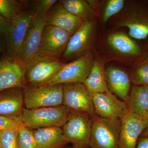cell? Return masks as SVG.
<instances>
[{
	"mask_svg": "<svg viewBox=\"0 0 148 148\" xmlns=\"http://www.w3.org/2000/svg\"><path fill=\"white\" fill-rule=\"evenodd\" d=\"M71 111L62 105L56 107L40 108H23L20 118L28 127H62L66 123Z\"/></svg>",
	"mask_w": 148,
	"mask_h": 148,
	"instance_id": "obj_1",
	"label": "cell"
},
{
	"mask_svg": "<svg viewBox=\"0 0 148 148\" xmlns=\"http://www.w3.org/2000/svg\"><path fill=\"white\" fill-rule=\"evenodd\" d=\"M62 130L68 143L73 148H86L90 145L92 116L85 112L71 111Z\"/></svg>",
	"mask_w": 148,
	"mask_h": 148,
	"instance_id": "obj_2",
	"label": "cell"
},
{
	"mask_svg": "<svg viewBox=\"0 0 148 148\" xmlns=\"http://www.w3.org/2000/svg\"><path fill=\"white\" fill-rule=\"evenodd\" d=\"M120 119H110L92 116L91 148H119Z\"/></svg>",
	"mask_w": 148,
	"mask_h": 148,
	"instance_id": "obj_3",
	"label": "cell"
},
{
	"mask_svg": "<svg viewBox=\"0 0 148 148\" xmlns=\"http://www.w3.org/2000/svg\"><path fill=\"white\" fill-rule=\"evenodd\" d=\"M63 84L32 86L25 88V108L32 109L61 106L63 103Z\"/></svg>",
	"mask_w": 148,
	"mask_h": 148,
	"instance_id": "obj_4",
	"label": "cell"
},
{
	"mask_svg": "<svg viewBox=\"0 0 148 148\" xmlns=\"http://www.w3.org/2000/svg\"><path fill=\"white\" fill-rule=\"evenodd\" d=\"M64 64L60 59L37 55L25 66V79L32 86L45 84L58 73Z\"/></svg>",
	"mask_w": 148,
	"mask_h": 148,
	"instance_id": "obj_5",
	"label": "cell"
},
{
	"mask_svg": "<svg viewBox=\"0 0 148 148\" xmlns=\"http://www.w3.org/2000/svg\"><path fill=\"white\" fill-rule=\"evenodd\" d=\"M94 62L93 54L88 52L69 64H64L58 73L43 85L83 83L89 75Z\"/></svg>",
	"mask_w": 148,
	"mask_h": 148,
	"instance_id": "obj_6",
	"label": "cell"
},
{
	"mask_svg": "<svg viewBox=\"0 0 148 148\" xmlns=\"http://www.w3.org/2000/svg\"><path fill=\"white\" fill-rule=\"evenodd\" d=\"M36 18L34 12L23 10L11 21L5 34L7 56L18 58L25 37Z\"/></svg>",
	"mask_w": 148,
	"mask_h": 148,
	"instance_id": "obj_7",
	"label": "cell"
},
{
	"mask_svg": "<svg viewBox=\"0 0 148 148\" xmlns=\"http://www.w3.org/2000/svg\"><path fill=\"white\" fill-rule=\"evenodd\" d=\"M72 35L67 31L58 27L45 26L43 30L37 55L60 59Z\"/></svg>",
	"mask_w": 148,
	"mask_h": 148,
	"instance_id": "obj_8",
	"label": "cell"
},
{
	"mask_svg": "<svg viewBox=\"0 0 148 148\" xmlns=\"http://www.w3.org/2000/svg\"><path fill=\"white\" fill-rule=\"evenodd\" d=\"M63 86V105L71 111L85 112L91 116L95 114L92 94L83 84L72 83Z\"/></svg>",
	"mask_w": 148,
	"mask_h": 148,
	"instance_id": "obj_9",
	"label": "cell"
},
{
	"mask_svg": "<svg viewBox=\"0 0 148 148\" xmlns=\"http://www.w3.org/2000/svg\"><path fill=\"white\" fill-rule=\"evenodd\" d=\"M120 119L119 148H136L138 140L148 123L128 108Z\"/></svg>",
	"mask_w": 148,
	"mask_h": 148,
	"instance_id": "obj_10",
	"label": "cell"
},
{
	"mask_svg": "<svg viewBox=\"0 0 148 148\" xmlns=\"http://www.w3.org/2000/svg\"><path fill=\"white\" fill-rule=\"evenodd\" d=\"M25 67L18 58L7 55L0 59V92L25 84Z\"/></svg>",
	"mask_w": 148,
	"mask_h": 148,
	"instance_id": "obj_11",
	"label": "cell"
},
{
	"mask_svg": "<svg viewBox=\"0 0 148 148\" xmlns=\"http://www.w3.org/2000/svg\"><path fill=\"white\" fill-rule=\"evenodd\" d=\"M92 99L95 114L104 118L120 119L127 108L126 102L119 99L110 90L92 94Z\"/></svg>",
	"mask_w": 148,
	"mask_h": 148,
	"instance_id": "obj_12",
	"label": "cell"
},
{
	"mask_svg": "<svg viewBox=\"0 0 148 148\" xmlns=\"http://www.w3.org/2000/svg\"><path fill=\"white\" fill-rule=\"evenodd\" d=\"M93 24L88 20L84 21L78 29L70 37L62 57L65 59L81 56L87 53L91 42Z\"/></svg>",
	"mask_w": 148,
	"mask_h": 148,
	"instance_id": "obj_13",
	"label": "cell"
},
{
	"mask_svg": "<svg viewBox=\"0 0 148 148\" xmlns=\"http://www.w3.org/2000/svg\"><path fill=\"white\" fill-rule=\"evenodd\" d=\"M45 21L46 26L58 27L73 35L84 20L67 11L58 1L47 14Z\"/></svg>",
	"mask_w": 148,
	"mask_h": 148,
	"instance_id": "obj_14",
	"label": "cell"
},
{
	"mask_svg": "<svg viewBox=\"0 0 148 148\" xmlns=\"http://www.w3.org/2000/svg\"><path fill=\"white\" fill-rule=\"evenodd\" d=\"M46 26L45 18H36L24 40L18 58L24 66L38 54L43 30Z\"/></svg>",
	"mask_w": 148,
	"mask_h": 148,
	"instance_id": "obj_15",
	"label": "cell"
},
{
	"mask_svg": "<svg viewBox=\"0 0 148 148\" xmlns=\"http://www.w3.org/2000/svg\"><path fill=\"white\" fill-rule=\"evenodd\" d=\"M105 73L109 90L123 101L126 102L131 85L129 76L121 69L113 67L107 68Z\"/></svg>",
	"mask_w": 148,
	"mask_h": 148,
	"instance_id": "obj_16",
	"label": "cell"
},
{
	"mask_svg": "<svg viewBox=\"0 0 148 148\" xmlns=\"http://www.w3.org/2000/svg\"><path fill=\"white\" fill-rule=\"evenodd\" d=\"M24 95L19 88L0 92V116L20 118L23 110Z\"/></svg>",
	"mask_w": 148,
	"mask_h": 148,
	"instance_id": "obj_17",
	"label": "cell"
},
{
	"mask_svg": "<svg viewBox=\"0 0 148 148\" xmlns=\"http://www.w3.org/2000/svg\"><path fill=\"white\" fill-rule=\"evenodd\" d=\"M33 133L40 148H62L68 143L61 127L38 128Z\"/></svg>",
	"mask_w": 148,
	"mask_h": 148,
	"instance_id": "obj_18",
	"label": "cell"
},
{
	"mask_svg": "<svg viewBox=\"0 0 148 148\" xmlns=\"http://www.w3.org/2000/svg\"><path fill=\"white\" fill-rule=\"evenodd\" d=\"M109 45L117 53L125 56L140 55L139 46L128 36L122 33L112 34L108 38Z\"/></svg>",
	"mask_w": 148,
	"mask_h": 148,
	"instance_id": "obj_19",
	"label": "cell"
},
{
	"mask_svg": "<svg viewBox=\"0 0 148 148\" xmlns=\"http://www.w3.org/2000/svg\"><path fill=\"white\" fill-rule=\"evenodd\" d=\"M83 84L92 94L110 90L106 82L105 71L98 61H94L89 75Z\"/></svg>",
	"mask_w": 148,
	"mask_h": 148,
	"instance_id": "obj_20",
	"label": "cell"
},
{
	"mask_svg": "<svg viewBox=\"0 0 148 148\" xmlns=\"http://www.w3.org/2000/svg\"><path fill=\"white\" fill-rule=\"evenodd\" d=\"M126 103L128 109L143 117L148 107V86L134 85Z\"/></svg>",
	"mask_w": 148,
	"mask_h": 148,
	"instance_id": "obj_21",
	"label": "cell"
},
{
	"mask_svg": "<svg viewBox=\"0 0 148 148\" xmlns=\"http://www.w3.org/2000/svg\"><path fill=\"white\" fill-rule=\"evenodd\" d=\"M121 27H127L130 37L138 40L145 39L148 36V20L134 15L122 21Z\"/></svg>",
	"mask_w": 148,
	"mask_h": 148,
	"instance_id": "obj_22",
	"label": "cell"
},
{
	"mask_svg": "<svg viewBox=\"0 0 148 148\" xmlns=\"http://www.w3.org/2000/svg\"><path fill=\"white\" fill-rule=\"evenodd\" d=\"M67 11L85 20L92 16L93 10L91 6L84 0H63L59 1Z\"/></svg>",
	"mask_w": 148,
	"mask_h": 148,
	"instance_id": "obj_23",
	"label": "cell"
},
{
	"mask_svg": "<svg viewBox=\"0 0 148 148\" xmlns=\"http://www.w3.org/2000/svg\"><path fill=\"white\" fill-rule=\"evenodd\" d=\"M23 3L15 0H0V14L12 21L23 11Z\"/></svg>",
	"mask_w": 148,
	"mask_h": 148,
	"instance_id": "obj_24",
	"label": "cell"
},
{
	"mask_svg": "<svg viewBox=\"0 0 148 148\" xmlns=\"http://www.w3.org/2000/svg\"><path fill=\"white\" fill-rule=\"evenodd\" d=\"M19 126L1 130L0 133V148H18Z\"/></svg>",
	"mask_w": 148,
	"mask_h": 148,
	"instance_id": "obj_25",
	"label": "cell"
},
{
	"mask_svg": "<svg viewBox=\"0 0 148 148\" xmlns=\"http://www.w3.org/2000/svg\"><path fill=\"white\" fill-rule=\"evenodd\" d=\"M18 148H40L35 140L33 131L23 124L18 128Z\"/></svg>",
	"mask_w": 148,
	"mask_h": 148,
	"instance_id": "obj_26",
	"label": "cell"
},
{
	"mask_svg": "<svg viewBox=\"0 0 148 148\" xmlns=\"http://www.w3.org/2000/svg\"><path fill=\"white\" fill-rule=\"evenodd\" d=\"M130 80L134 85L148 86V59L137 66L132 72Z\"/></svg>",
	"mask_w": 148,
	"mask_h": 148,
	"instance_id": "obj_27",
	"label": "cell"
},
{
	"mask_svg": "<svg viewBox=\"0 0 148 148\" xmlns=\"http://www.w3.org/2000/svg\"><path fill=\"white\" fill-rule=\"evenodd\" d=\"M123 0H110L107 3L104 11L103 21L105 23L114 14L118 13L123 8Z\"/></svg>",
	"mask_w": 148,
	"mask_h": 148,
	"instance_id": "obj_28",
	"label": "cell"
},
{
	"mask_svg": "<svg viewBox=\"0 0 148 148\" xmlns=\"http://www.w3.org/2000/svg\"><path fill=\"white\" fill-rule=\"evenodd\" d=\"M58 1L56 0H40L36 1L34 10L36 18H45L49 10Z\"/></svg>",
	"mask_w": 148,
	"mask_h": 148,
	"instance_id": "obj_29",
	"label": "cell"
},
{
	"mask_svg": "<svg viewBox=\"0 0 148 148\" xmlns=\"http://www.w3.org/2000/svg\"><path fill=\"white\" fill-rule=\"evenodd\" d=\"M23 124L21 118L8 117L0 116V129L3 130L15 126H19Z\"/></svg>",
	"mask_w": 148,
	"mask_h": 148,
	"instance_id": "obj_30",
	"label": "cell"
},
{
	"mask_svg": "<svg viewBox=\"0 0 148 148\" xmlns=\"http://www.w3.org/2000/svg\"><path fill=\"white\" fill-rule=\"evenodd\" d=\"M11 24L10 21L7 20L0 14V34L5 35Z\"/></svg>",
	"mask_w": 148,
	"mask_h": 148,
	"instance_id": "obj_31",
	"label": "cell"
},
{
	"mask_svg": "<svg viewBox=\"0 0 148 148\" xmlns=\"http://www.w3.org/2000/svg\"><path fill=\"white\" fill-rule=\"evenodd\" d=\"M136 148H148V137L139 138Z\"/></svg>",
	"mask_w": 148,
	"mask_h": 148,
	"instance_id": "obj_32",
	"label": "cell"
},
{
	"mask_svg": "<svg viewBox=\"0 0 148 148\" xmlns=\"http://www.w3.org/2000/svg\"><path fill=\"white\" fill-rule=\"evenodd\" d=\"M145 137H148V124L147 128L143 131L141 134L140 138H145Z\"/></svg>",
	"mask_w": 148,
	"mask_h": 148,
	"instance_id": "obj_33",
	"label": "cell"
},
{
	"mask_svg": "<svg viewBox=\"0 0 148 148\" xmlns=\"http://www.w3.org/2000/svg\"><path fill=\"white\" fill-rule=\"evenodd\" d=\"M143 118L148 123V107Z\"/></svg>",
	"mask_w": 148,
	"mask_h": 148,
	"instance_id": "obj_34",
	"label": "cell"
},
{
	"mask_svg": "<svg viewBox=\"0 0 148 148\" xmlns=\"http://www.w3.org/2000/svg\"><path fill=\"white\" fill-rule=\"evenodd\" d=\"M1 130L0 129V133H1Z\"/></svg>",
	"mask_w": 148,
	"mask_h": 148,
	"instance_id": "obj_35",
	"label": "cell"
}]
</instances>
